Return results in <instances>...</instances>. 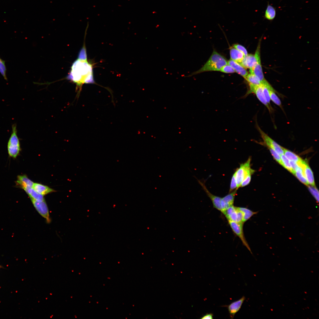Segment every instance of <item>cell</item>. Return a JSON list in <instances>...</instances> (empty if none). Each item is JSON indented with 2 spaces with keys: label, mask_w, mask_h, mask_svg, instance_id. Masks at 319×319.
Returning a JSON list of instances; mask_svg holds the SVG:
<instances>
[{
  "label": "cell",
  "mask_w": 319,
  "mask_h": 319,
  "mask_svg": "<svg viewBox=\"0 0 319 319\" xmlns=\"http://www.w3.org/2000/svg\"><path fill=\"white\" fill-rule=\"evenodd\" d=\"M92 64L87 58L86 49L84 45L80 51L78 58L73 63L67 79L75 83L78 93L84 84H93Z\"/></svg>",
  "instance_id": "cell-1"
},
{
  "label": "cell",
  "mask_w": 319,
  "mask_h": 319,
  "mask_svg": "<svg viewBox=\"0 0 319 319\" xmlns=\"http://www.w3.org/2000/svg\"><path fill=\"white\" fill-rule=\"evenodd\" d=\"M227 64V61L225 58L214 50L208 60L200 69L191 73L186 77H191L206 71H220L223 66Z\"/></svg>",
  "instance_id": "cell-2"
},
{
  "label": "cell",
  "mask_w": 319,
  "mask_h": 319,
  "mask_svg": "<svg viewBox=\"0 0 319 319\" xmlns=\"http://www.w3.org/2000/svg\"><path fill=\"white\" fill-rule=\"evenodd\" d=\"M7 149L9 155L14 158L18 155L20 151V144L17 135L16 124H14L12 126V133L8 141Z\"/></svg>",
  "instance_id": "cell-3"
},
{
  "label": "cell",
  "mask_w": 319,
  "mask_h": 319,
  "mask_svg": "<svg viewBox=\"0 0 319 319\" xmlns=\"http://www.w3.org/2000/svg\"><path fill=\"white\" fill-rule=\"evenodd\" d=\"M251 158L249 157L246 162L242 163L235 172L237 184V189L240 187L241 184L244 179L248 175H252L255 171L251 168Z\"/></svg>",
  "instance_id": "cell-4"
},
{
  "label": "cell",
  "mask_w": 319,
  "mask_h": 319,
  "mask_svg": "<svg viewBox=\"0 0 319 319\" xmlns=\"http://www.w3.org/2000/svg\"><path fill=\"white\" fill-rule=\"evenodd\" d=\"M261 43V42L259 41L255 54L257 58V63L252 69H250L249 71L250 73L253 74L255 75L262 84L268 85L270 84L264 78L261 64L260 57Z\"/></svg>",
  "instance_id": "cell-5"
},
{
  "label": "cell",
  "mask_w": 319,
  "mask_h": 319,
  "mask_svg": "<svg viewBox=\"0 0 319 319\" xmlns=\"http://www.w3.org/2000/svg\"><path fill=\"white\" fill-rule=\"evenodd\" d=\"M249 87L248 90L244 97H246L251 93L254 94L260 102L267 108L269 112H272L273 109L271 106L267 102L264 96L262 84L258 86L249 85Z\"/></svg>",
  "instance_id": "cell-6"
},
{
  "label": "cell",
  "mask_w": 319,
  "mask_h": 319,
  "mask_svg": "<svg viewBox=\"0 0 319 319\" xmlns=\"http://www.w3.org/2000/svg\"><path fill=\"white\" fill-rule=\"evenodd\" d=\"M257 128L264 142L268 148L272 149L280 155L284 154V148L280 146L270 138L260 128L258 125Z\"/></svg>",
  "instance_id": "cell-7"
},
{
  "label": "cell",
  "mask_w": 319,
  "mask_h": 319,
  "mask_svg": "<svg viewBox=\"0 0 319 319\" xmlns=\"http://www.w3.org/2000/svg\"><path fill=\"white\" fill-rule=\"evenodd\" d=\"M223 214L228 221L243 222V214L238 207L235 206L233 205L231 206L225 211Z\"/></svg>",
  "instance_id": "cell-8"
},
{
  "label": "cell",
  "mask_w": 319,
  "mask_h": 319,
  "mask_svg": "<svg viewBox=\"0 0 319 319\" xmlns=\"http://www.w3.org/2000/svg\"><path fill=\"white\" fill-rule=\"evenodd\" d=\"M229 224L234 233L238 236L241 240L243 245L252 254L250 248L244 236L243 232V226L244 223L237 222L228 221Z\"/></svg>",
  "instance_id": "cell-9"
},
{
  "label": "cell",
  "mask_w": 319,
  "mask_h": 319,
  "mask_svg": "<svg viewBox=\"0 0 319 319\" xmlns=\"http://www.w3.org/2000/svg\"><path fill=\"white\" fill-rule=\"evenodd\" d=\"M32 203L38 212L46 220L47 223L50 222L51 220L48 208L45 201H39L30 198Z\"/></svg>",
  "instance_id": "cell-10"
},
{
  "label": "cell",
  "mask_w": 319,
  "mask_h": 319,
  "mask_svg": "<svg viewBox=\"0 0 319 319\" xmlns=\"http://www.w3.org/2000/svg\"><path fill=\"white\" fill-rule=\"evenodd\" d=\"M197 180L198 183L210 199L214 207L222 212V209L221 204L222 198L212 194L208 190L204 182L200 180L197 179Z\"/></svg>",
  "instance_id": "cell-11"
},
{
  "label": "cell",
  "mask_w": 319,
  "mask_h": 319,
  "mask_svg": "<svg viewBox=\"0 0 319 319\" xmlns=\"http://www.w3.org/2000/svg\"><path fill=\"white\" fill-rule=\"evenodd\" d=\"M237 190L236 189L224 197L222 198L221 204L222 213L224 214L225 211L229 207L233 205Z\"/></svg>",
  "instance_id": "cell-12"
},
{
  "label": "cell",
  "mask_w": 319,
  "mask_h": 319,
  "mask_svg": "<svg viewBox=\"0 0 319 319\" xmlns=\"http://www.w3.org/2000/svg\"><path fill=\"white\" fill-rule=\"evenodd\" d=\"M245 299V297L243 296L237 300L232 302L228 305L224 306L227 307L231 319H233L236 313L240 310Z\"/></svg>",
  "instance_id": "cell-13"
},
{
  "label": "cell",
  "mask_w": 319,
  "mask_h": 319,
  "mask_svg": "<svg viewBox=\"0 0 319 319\" xmlns=\"http://www.w3.org/2000/svg\"><path fill=\"white\" fill-rule=\"evenodd\" d=\"M257 62L258 60L255 54H250L244 56L239 64L245 68L250 69L255 65Z\"/></svg>",
  "instance_id": "cell-14"
},
{
  "label": "cell",
  "mask_w": 319,
  "mask_h": 319,
  "mask_svg": "<svg viewBox=\"0 0 319 319\" xmlns=\"http://www.w3.org/2000/svg\"><path fill=\"white\" fill-rule=\"evenodd\" d=\"M303 168L307 180L311 186H315L313 172L308 163L305 161L300 166Z\"/></svg>",
  "instance_id": "cell-15"
},
{
  "label": "cell",
  "mask_w": 319,
  "mask_h": 319,
  "mask_svg": "<svg viewBox=\"0 0 319 319\" xmlns=\"http://www.w3.org/2000/svg\"><path fill=\"white\" fill-rule=\"evenodd\" d=\"M34 183L26 175L17 176L16 184L23 189L27 188H32Z\"/></svg>",
  "instance_id": "cell-16"
},
{
  "label": "cell",
  "mask_w": 319,
  "mask_h": 319,
  "mask_svg": "<svg viewBox=\"0 0 319 319\" xmlns=\"http://www.w3.org/2000/svg\"><path fill=\"white\" fill-rule=\"evenodd\" d=\"M227 64L231 66L235 72L245 79L248 72L239 63L230 59L227 61Z\"/></svg>",
  "instance_id": "cell-17"
},
{
  "label": "cell",
  "mask_w": 319,
  "mask_h": 319,
  "mask_svg": "<svg viewBox=\"0 0 319 319\" xmlns=\"http://www.w3.org/2000/svg\"><path fill=\"white\" fill-rule=\"evenodd\" d=\"M32 188L37 192L43 196L55 191L47 186L38 183H34Z\"/></svg>",
  "instance_id": "cell-18"
},
{
  "label": "cell",
  "mask_w": 319,
  "mask_h": 319,
  "mask_svg": "<svg viewBox=\"0 0 319 319\" xmlns=\"http://www.w3.org/2000/svg\"><path fill=\"white\" fill-rule=\"evenodd\" d=\"M230 52L231 59L239 63L244 56L242 52L233 47L230 48Z\"/></svg>",
  "instance_id": "cell-19"
},
{
  "label": "cell",
  "mask_w": 319,
  "mask_h": 319,
  "mask_svg": "<svg viewBox=\"0 0 319 319\" xmlns=\"http://www.w3.org/2000/svg\"><path fill=\"white\" fill-rule=\"evenodd\" d=\"M283 149L284 155L289 161H294L298 165L301 164L303 161L300 157L294 153L284 148Z\"/></svg>",
  "instance_id": "cell-20"
},
{
  "label": "cell",
  "mask_w": 319,
  "mask_h": 319,
  "mask_svg": "<svg viewBox=\"0 0 319 319\" xmlns=\"http://www.w3.org/2000/svg\"><path fill=\"white\" fill-rule=\"evenodd\" d=\"M30 198L42 201L45 200L44 196L36 191L32 188H27L24 189Z\"/></svg>",
  "instance_id": "cell-21"
},
{
  "label": "cell",
  "mask_w": 319,
  "mask_h": 319,
  "mask_svg": "<svg viewBox=\"0 0 319 319\" xmlns=\"http://www.w3.org/2000/svg\"><path fill=\"white\" fill-rule=\"evenodd\" d=\"M276 14L275 8L268 2L265 11L264 18L269 20H272L275 18Z\"/></svg>",
  "instance_id": "cell-22"
},
{
  "label": "cell",
  "mask_w": 319,
  "mask_h": 319,
  "mask_svg": "<svg viewBox=\"0 0 319 319\" xmlns=\"http://www.w3.org/2000/svg\"><path fill=\"white\" fill-rule=\"evenodd\" d=\"M302 183L308 186L309 184L305 177L303 168L299 166L294 174Z\"/></svg>",
  "instance_id": "cell-23"
},
{
  "label": "cell",
  "mask_w": 319,
  "mask_h": 319,
  "mask_svg": "<svg viewBox=\"0 0 319 319\" xmlns=\"http://www.w3.org/2000/svg\"><path fill=\"white\" fill-rule=\"evenodd\" d=\"M239 209L242 212L243 217L242 222L244 223L249 219L253 215L256 214L258 212H254L245 207H238Z\"/></svg>",
  "instance_id": "cell-24"
},
{
  "label": "cell",
  "mask_w": 319,
  "mask_h": 319,
  "mask_svg": "<svg viewBox=\"0 0 319 319\" xmlns=\"http://www.w3.org/2000/svg\"><path fill=\"white\" fill-rule=\"evenodd\" d=\"M245 79L248 83L249 85L258 86L261 84L258 78L253 74H248Z\"/></svg>",
  "instance_id": "cell-25"
},
{
  "label": "cell",
  "mask_w": 319,
  "mask_h": 319,
  "mask_svg": "<svg viewBox=\"0 0 319 319\" xmlns=\"http://www.w3.org/2000/svg\"><path fill=\"white\" fill-rule=\"evenodd\" d=\"M276 91L274 89H269V94L271 100L281 108H282L281 102L276 94Z\"/></svg>",
  "instance_id": "cell-26"
},
{
  "label": "cell",
  "mask_w": 319,
  "mask_h": 319,
  "mask_svg": "<svg viewBox=\"0 0 319 319\" xmlns=\"http://www.w3.org/2000/svg\"><path fill=\"white\" fill-rule=\"evenodd\" d=\"M263 85V92L267 102L270 105L271 99L269 94V89H273L272 86L270 84L266 85L262 84Z\"/></svg>",
  "instance_id": "cell-27"
},
{
  "label": "cell",
  "mask_w": 319,
  "mask_h": 319,
  "mask_svg": "<svg viewBox=\"0 0 319 319\" xmlns=\"http://www.w3.org/2000/svg\"><path fill=\"white\" fill-rule=\"evenodd\" d=\"M280 156L282 163V166L292 173V170L290 163L289 160L285 156L284 154H282Z\"/></svg>",
  "instance_id": "cell-28"
},
{
  "label": "cell",
  "mask_w": 319,
  "mask_h": 319,
  "mask_svg": "<svg viewBox=\"0 0 319 319\" xmlns=\"http://www.w3.org/2000/svg\"><path fill=\"white\" fill-rule=\"evenodd\" d=\"M6 69L5 61L0 58V73L6 81L7 80L6 75Z\"/></svg>",
  "instance_id": "cell-29"
},
{
  "label": "cell",
  "mask_w": 319,
  "mask_h": 319,
  "mask_svg": "<svg viewBox=\"0 0 319 319\" xmlns=\"http://www.w3.org/2000/svg\"><path fill=\"white\" fill-rule=\"evenodd\" d=\"M308 190L317 201L319 202V191L315 186H307Z\"/></svg>",
  "instance_id": "cell-30"
},
{
  "label": "cell",
  "mask_w": 319,
  "mask_h": 319,
  "mask_svg": "<svg viewBox=\"0 0 319 319\" xmlns=\"http://www.w3.org/2000/svg\"><path fill=\"white\" fill-rule=\"evenodd\" d=\"M220 71L225 73H232L235 72L234 69L228 64L223 66Z\"/></svg>",
  "instance_id": "cell-31"
},
{
  "label": "cell",
  "mask_w": 319,
  "mask_h": 319,
  "mask_svg": "<svg viewBox=\"0 0 319 319\" xmlns=\"http://www.w3.org/2000/svg\"><path fill=\"white\" fill-rule=\"evenodd\" d=\"M237 184L236 180L235 173L233 175L230 182L229 193H230L235 190L237 189Z\"/></svg>",
  "instance_id": "cell-32"
},
{
  "label": "cell",
  "mask_w": 319,
  "mask_h": 319,
  "mask_svg": "<svg viewBox=\"0 0 319 319\" xmlns=\"http://www.w3.org/2000/svg\"><path fill=\"white\" fill-rule=\"evenodd\" d=\"M270 152L274 159L280 164L282 166V163L280 156L276 151L272 149L268 148Z\"/></svg>",
  "instance_id": "cell-33"
},
{
  "label": "cell",
  "mask_w": 319,
  "mask_h": 319,
  "mask_svg": "<svg viewBox=\"0 0 319 319\" xmlns=\"http://www.w3.org/2000/svg\"><path fill=\"white\" fill-rule=\"evenodd\" d=\"M233 47L242 52L244 56H247L248 54L246 49L243 46L237 44H234Z\"/></svg>",
  "instance_id": "cell-34"
},
{
  "label": "cell",
  "mask_w": 319,
  "mask_h": 319,
  "mask_svg": "<svg viewBox=\"0 0 319 319\" xmlns=\"http://www.w3.org/2000/svg\"><path fill=\"white\" fill-rule=\"evenodd\" d=\"M251 175H249L244 179L241 184L240 187H245L249 184L251 181Z\"/></svg>",
  "instance_id": "cell-35"
},
{
  "label": "cell",
  "mask_w": 319,
  "mask_h": 319,
  "mask_svg": "<svg viewBox=\"0 0 319 319\" xmlns=\"http://www.w3.org/2000/svg\"><path fill=\"white\" fill-rule=\"evenodd\" d=\"M201 318L202 319H212L213 318V314L212 313H207L202 316Z\"/></svg>",
  "instance_id": "cell-36"
}]
</instances>
